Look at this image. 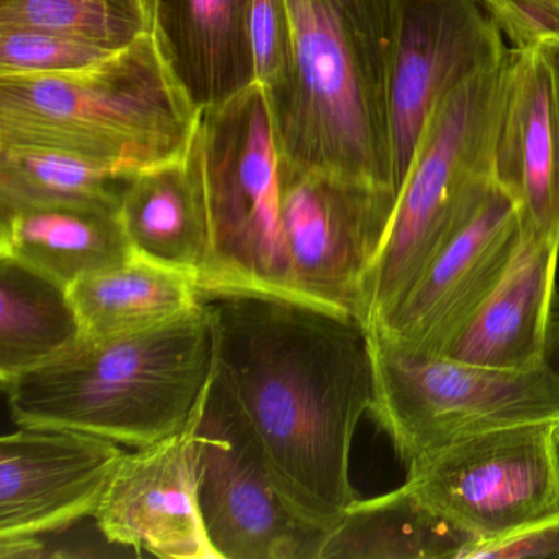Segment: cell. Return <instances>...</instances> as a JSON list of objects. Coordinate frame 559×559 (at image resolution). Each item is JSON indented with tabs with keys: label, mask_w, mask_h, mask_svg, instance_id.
<instances>
[{
	"label": "cell",
	"mask_w": 559,
	"mask_h": 559,
	"mask_svg": "<svg viewBox=\"0 0 559 559\" xmlns=\"http://www.w3.org/2000/svg\"><path fill=\"white\" fill-rule=\"evenodd\" d=\"M215 323V368L253 425L277 489L329 532L359 499L353 438L374 399L368 326L273 294L202 297Z\"/></svg>",
	"instance_id": "cell-1"
},
{
	"label": "cell",
	"mask_w": 559,
	"mask_h": 559,
	"mask_svg": "<svg viewBox=\"0 0 559 559\" xmlns=\"http://www.w3.org/2000/svg\"><path fill=\"white\" fill-rule=\"evenodd\" d=\"M289 73L264 90L281 162L399 192L391 132L395 0H287Z\"/></svg>",
	"instance_id": "cell-2"
},
{
	"label": "cell",
	"mask_w": 559,
	"mask_h": 559,
	"mask_svg": "<svg viewBox=\"0 0 559 559\" xmlns=\"http://www.w3.org/2000/svg\"><path fill=\"white\" fill-rule=\"evenodd\" d=\"M214 372V312L204 299L168 325L83 338L2 388L19 427L73 428L143 448L186 427Z\"/></svg>",
	"instance_id": "cell-3"
},
{
	"label": "cell",
	"mask_w": 559,
	"mask_h": 559,
	"mask_svg": "<svg viewBox=\"0 0 559 559\" xmlns=\"http://www.w3.org/2000/svg\"><path fill=\"white\" fill-rule=\"evenodd\" d=\"M201 120L152 34L86 70L0 76V148L63 153L133 175L188 153Z\"/></svg>",
	"instance_id": "cell-4"
},
{
	"label": "cell",
	"mask_w": 559,
	"mask_h": 559,
	"mask_svg": "<svg viewBox=\"0 0 559 559\" xmlns=\"http://www.w3.org/2000/svg\"><path fill=\"white\" fill-rule=\"evenodd\" d=\"M510 61L512 51L496 68L456 87L431 114L366 284V326L401 299L435 251L496 185L497 132Z\"/></svg>",
	"instance_id": "cell-5"
},
{
	"label": "cell",
	"mask_w": 559,
	"mask_h": 559,
	"mask_svg": "<svg viewBox=\"0 0 559 559\" xmlns=\"http://www.w3.org/2000/svg\"><path fill=\"white\" fill-rule=\"evenodd\" d=\"M201 133L212 237L201 296L297 299L281 218V156L263 86L202 114Z\"/></svg>",
	"instance_id": "cell-6"
},
{
	"label": "cell",
	"mask_w": 559,
	"mask_h": 559,
	"mask_svg": "<svg viewBox=\"0 0 559 559\" xmlns=\"http://www.w3.org/2000/svg\"><path fill=\"white\" fill-rule=\"evenodd\" d=\"M374 399L368 414L405 464L484 431L559 420V384L543 366L502 371L408 352L369 330Z\"/></svg>",
	"instance_id": "cell-7"
},
{
	"label": "cell",
	"mask_w": 559,
	"mask_h": 559,
	"mask_svg": "<svg viewBox=\"0 0 559 559\" xmlns=\"http://www.w3.org/2000/svg\"><path fill=\"white\" fill-rule=\"evenodd\" d=\"M194 460L202 516L221 559H319L329 532L290 509L217 368L195 407Z\"/></svg>",
	"instance_id": "cell-8"
},
{
	"label": "cell",
	"mask_w": 559,
	"mask_h": 559,
	"mask_svg": "<svg viewBox=\"0 0 559 559\" xmlns=\"http://www.w3.org/2000/svg\"><path fill=\"white\" fill-rule=\"evenodd\" d=\"M405 484L479 543L502 538L559 509V420L428 451L407 464Z\"/></svg>",
	"instance_id": "cell-9"
},
{
	"label": "cell",
	"mask_w": 559,
	"mask_h": 559,
	"mask_svg": "<svg viewBox=\"0 0 559 559\" xmlns=\"http://www.w3.org/2000/svg\"><path fill=\"white\" fill-rule=\"evenodd\" d=\"M280 188L297 299L362 322L366 284L391 228L399 192L283 162Z\"/></svg>",
	"instance_id": "cell-10"
},
{
	"label": "cell",
	"mask_w": 559,
	"mask_h": 559,
	"mask_svg": "<svg viewBox=\"0 0 559 559\" xmlns=\"http://www.w3.org/2000/svg\"><path fill=\"white\" fill-rule=\"evenodd\" d=\"M395 4L391 132L401 191L435 109L461 84L507 60L512 45L487 0H395Z\"/></svg>",
	"instance_id": "cell-11"
},
{
	"label": "cell",
	"mask_w": 559,
	"mask_h": 559,
	"mask_svg": "<svg viewBox=\"0 0 559 559\" xmlns=\"http://www.w3.org/2000/svg\"><path fill=\"white\" fill-rule=\"evenodd\" d=\"M61 427H21L0 440V558L40 556V536L94 516L126 451Z\"/></svg>",
	"instance_id": "cell-12"
},
{
	"label": "cell",
	"mask_w": 559,
	"mask_h": 559,
	"mask_svg": "<svg viewBox=\"0 0 559 559\" xmlns=\"http://www.w3.org/2000/svg\"><path fill=\"white\" fill-rule=\"evenodd\" d=\"M522 241L515 202L493 185L401 299L368 329L408 352L440 356L506 276Z\"/></svg>",
	"instance_id": "cell-13"
},
{
	"label": "cell",
	"mask_w": 559,
	"mask_h": 559,
	"mask_svg": "<svg viewBox=\"0 0 559 559\" xmlns=\"http://www.w3.org/2000/svg\"><path fill=\"white\" fill-rule=\"evenodd\" d=\"M94 520L107 542L139 552L221 559L199 503L194 414L176 433L123 454Z\"/></svg>",
	"instance_id": "cell-14"
},
{
	"label": "cell",
	"mask_w": 559,
	"mask_h": 559,
	"mask_svg": "<svg viewBox=\"0 0 559 559\" xmlns=\"http://www.w3.org/2000/svg\"><path fill=\"white\" fill-rule=\"evenodd\" d=\"M493 176L523 231L559 245V67L536 44L512 50Z\"/></svg>",
	"instance_id": "cell-15"
},
{
	"label": "cell",
	"mask_w": 559,
	"mask_h": 559,
	"mask_svg": "<svg viewBox=\"0 0 559 559\" xmlns=\"http://www.w3.org/2000/svg\"><path fill=\"white\" fill-rule=\"evenodd\" d=\"M148 9L159 57L199 112L258 84L253 0H148Z\"/></svg>",
	"instance_id": "cell-16"
},
{
	"label": "cell",
	"mask_w": 559,
	"mask_h": 559,
	"mask_svg": "<svg viewBox=\"0 0 559 559\" xmlns=\"http://www.w3.org/2000/svg\"><path fill=\"white\" fill-rule=\"evenodd\" d=\"M120 218L133 254L181 271L201 287L212 251L201 129L185 155L133 173Z\"/></svg>",
	"instance_id": "cell-17"
},
{
	"label": "cell",
	"mask_w": 559,
	"mask_h": 559,
	"mask_svg": "<svg viewBox=\"0 0 559 559\" xmlns=\"http://www.w3.org/2000/svg\"><path fill=\"white\" fill-rule=\"evenodd\" d=\"M559 245L523 231L509 271L440 356L502 371L542 366Z\"/></svg>",
	"instance_id": "cell-18"
},
{
	"label": "cell",
	"mask_w": 559,
	"mask_h": 559,
	"mask_svg": "<svg viewBox=\"0 0 559 559\" xmlns=\"http://www.w3.org/2000/svg\"><path fill=\"white\" fill-rule=\"evenodd\" d=\"M0 257L70 287L133 257L120 212L47 205L0 212Z\"/></svg>",
	"instance_id": "cell-19"
},
{
	"label": "cell",
	"mask_w": 559,
	"mask_h": 559,
	"mask_svg": "<svg viewBox=\"0 0 559 559\" xmlns=\"http://www.w3.org/2000/svg\"><path fill=\"white\" fill-rule=\"evenodd\" d=\"M476 543L404 484L353 502L326 533L319 559H464Z\"/></svg>",
	"instance_id": "cell-20"
},
{
	"label": "cell",
	"mask_w": 559,
	"mask_h": 559,
	"mask_svg": "<svg viewBox=\"0 0 559 559\" xmlns=\"http://www.w3.org/2000/svg\"><path fill=\"white\" fill-rule=\"evenodd\" d=\"M84 338H110L168 325L204 299L188 274L133 254L68 287Z\"/></svg>",
	"instance_id": "cell-21"
},
{
	"label": "cell",
	"mask_w": 559,
	"mask_h": 559,
	"mask_svg": "<svg viewBox=\"0 0 559 559\" xmlns=\"http://www.w3.org/2000/svg\"><path fill=\"white\" fill-rule=\"evenodd\" d=\"M84 338L68 287L0 257V381H14Z\"/></svg>",
	"instance_id": "cell-22"
},
{
	"label": "cell",
	"mask_w": 559,
	"mask_h": 559,
	"mask_svg": "<svg viewBox=\"0 0 559 559\" xmlns=\"http://www.w3.org/2000/svg\"><path fill=\"white\" fill-rule=\"evenodd\" d=\"M130 178L63 153L0 148V212L47 205L120 212Z\"/></svg>",
	"instance_id": "cell-23"
},
{
	"label": "cell",
	"mask_w": 559,
	"mask_h": 559,
	"mask_svg": "<svg viewBox=\"0 0 559 559\" xmlns=\"http://www.w3.org/2000/svg\"><path fill=\"white\" fill-rule=\"evenodd\" d=\"M0 31L55 35L126 50L152 32L148 0H0Z\"/></svg>",
	"instance_id": "cell-24"
},
{
	"label": "cell",
	"mask_w": 559,
	"mask_h": 559,
	"mask_svg": "<svg viewBox=\"0 0 559 559\" xmlns=\"http://www.w3.org/2000/svg\"><path fill=\"white\" fill-rule=\"evenodd\" d=\"M114 55L55 35L0 31V76L61 74L86 70Z\"/></svg>",
	"instance_id": "cell-25"
},
{
	"label": "cell",
	"mask_w": 559,
	"mask_h": 559,
	"mask_svg": "<svg viewBox=\"0 0 559 559\" xmlns=\"http://www.w3.org/2000/svg\"><path fill=\"white\" fill-rule=\"evenodd\" d=\"M250 28L258 84L270 90L286 78L293 61V17L287 0H253Z\"/></svg>",
	"instance_id": "cell-26"
},
{
	"label": "cell",
	"mask_w": 559,
	"mask_h": 559,
	"mask_svg": "<svg viewBox=\"0 0 559 559\" xmlns=\"http://www.w3.org/2000/svg\"><path fill=\"white\" fill-rule=\"evenodd\" d=\"M559 558V509L490 542L476 543L464 559Z\"/></svg>",
	"instance_id": "cell-27"
},
{
	"label": "cell",
	"mask_w": 559,
	"mask_h": 559,
	"mask_svg": "<svg viewBox=\"0 0 559 559\" xmlns=\"http://www.w3.org/2000/svg\"><path fill=\"white\" fill-rule=\"evenodd\" d=\"M512 47L559 35V0H487Z\"/></svg>",
	"instance_id": "cell-28"
},
{
	"label": "cell",
	"mask_w": 559,
	"mask_h": 559,
	"mask_svg": "<svg viewBox=\"0 0 559 559\" xmlns=\"http://www.w3.org/2000/svg\"><path fill=\"white\" fill-rule=\"evenodd\" d=\"M542 366L559 384V306L552 307L546 330L545 345H543Z\"/></svg>",
	"instance_id": "cell-29"
},
{
	"label": "cell",
	"mask_w": 559,
	"mask_h": 559,
	"mask_svg": "<svg viewBox=\"0 0 559 559\" xmlns=\"http://www.w3.org/2000/svg\"><path fill=\"white\" fill-rule=\"evenodd\" d=\"M543 53L552 61V63L559 67V35H552V37H545L542 40L536 41Z\"/></svg>",
	"instance_id": "cell-30"
}]
</instances>
